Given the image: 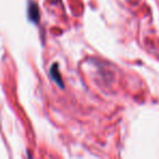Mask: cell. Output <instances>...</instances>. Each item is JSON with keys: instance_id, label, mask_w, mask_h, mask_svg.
Listing matches in <instances>:
<instances>
[{"instance_id": "obj_2", "label": "cell", "mask_w": 159, "mask_h": 159, "mask_svg": "<svg viewBox=\"0 0 159 159\" xmlns=\"http://www.w3.org/2000/svg\"><path fill=\"white\" fill-rule=\"evenodd\" d=\"M49 73H50L51 79H52L53 81H55V82L57 83L60 87H61V89H63L64 85H63V82H62L61 76H60V74H59V66H58L57 63H53L52 66H51L50 72Z\"/></svg>"}, {"instance_id": "obj_1", "label": "cell", "mask_w": 159, "mask_h": 159, "mask_svg": "<svg viewBox=\"0 0 159 159\" xmlns=\"http://www.w3.org/2000/svg\"><path fill=\"white\" fill-rule=\"evenodd\" d=\"M27 16H29V20L33 23H38V21H39V18H40L39 9H38V6L36 5L34 1H30L29 2Z\"/></svg>"}]
</instances>
